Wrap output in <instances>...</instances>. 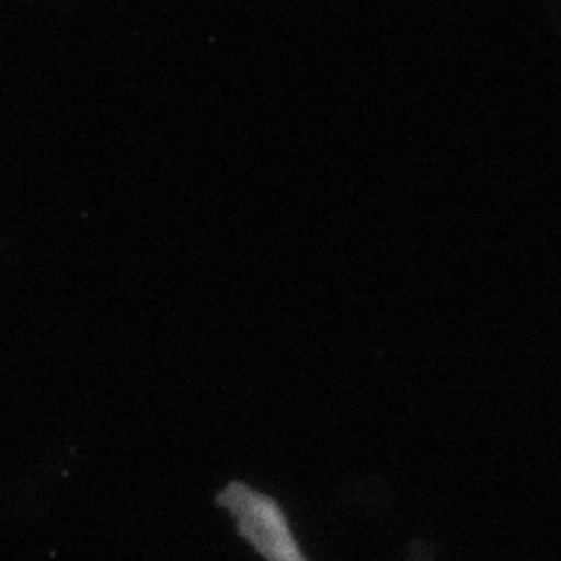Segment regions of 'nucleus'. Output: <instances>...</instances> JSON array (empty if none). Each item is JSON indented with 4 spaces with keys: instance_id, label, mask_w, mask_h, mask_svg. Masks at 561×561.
Returning a JSON list of instances; mask_svg holds the SVG:
<instances>
[{
    "instance_id": "obj_1",
    "label": "nucleus",
    "mask_w": 561,
    "mask_h": 561,
    "mask_svg": "<svg viewBox=\"0 0 561 561\" xmlns=\"http://www.w3.org/2000/svg\"><path fill=\"white\" fill-rule=\"evenodd\" d=\"M216 504L227 512L237 536L263 561H312L276 496L248 481H229Z\"/></svg>"
},
{
    "instance_id": "obj_2",
    "label": "nucleus",
    "mask_w": 561,
    "mask_h": 561,
    "mask_svg": "<svg viewBox=\"0 0 561 561\" xmlns=\"http://www.w3.org/2000/svg\"><path fill=\"white\" fill-rule=\"evenodd\" d=\"M405 561H434V559H432V551L426 549L424 543H413L409 559H405Z\"/></svg>"
}]
</instances>
